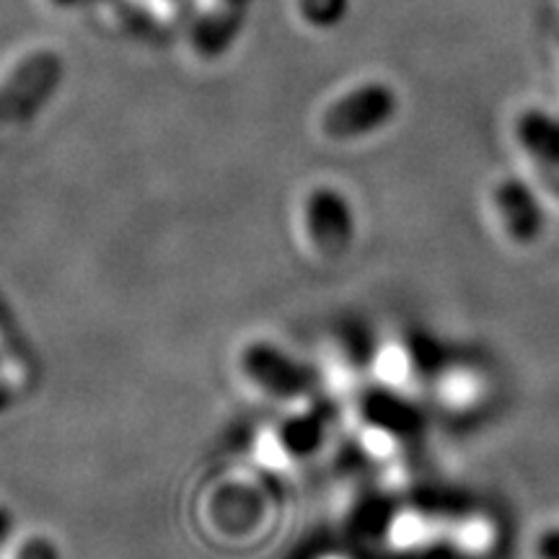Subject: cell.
<instances>
[{"instance_id":"52a82bcc","label":"cell","mask_w":559,"mask_h":559,"mask_svg":"<svg viewBox=\"0 0 559 559\" xmlns=\"http://www.w3.org/2000/svg\"><path fill=\"white\" fill-rule=\"evenodd\" d=\"M536 557L539 559H559V526L547 528L536 539Z\"/></svg>"},{"instance_id":"3957f363","label":"cell","mask_w":559,"mask_h":559,"mask_svg":"<svg viewBox=\"0 0 559 559\" xmlns=\"http://www.w3.org/2000/svg\"><path fill=\"white\" fill-rule=\"evenodd\" d=\"M243 376L275 400H296L311 389L313 373L270 342H251L241 353Z\"/></svg>"},{"instance_id":"277c9868","label":"cell","mask_w":559,"mask_h":559,"mask_svg":"<svg viewBox=\"0 0 559 559\" xmlns=\"http://www.w3.org/2000/svg\"><path fill=\"white\" fill-rule=\"evenodd\" d=\"M304 228L319 254L337 257L355 241V213L345 194L319 187L304 202Z\"/></svg>"},{"instance_id":"8992f818","label":"cell","mask_w":559,"mask_h":559,"mask_svg":"<svg viewBox=\"0 0 559 559\" xmlns=\"http://www.w3.org/2000/svg\"><path fill=\"white\" fill-rule=\"evenodd\" d=\"M16 559H60V551L50 539H45V536H32V539L19 549Z\"/></svg>"},{"instance_id":"7a4b0ae2","label":"cell","mask_w":559,"mask_h":559,"mask_svg":"<svg viewBox=\"0 0 559 559\" xmlns=\"http://www.w3.org/2000/svg\"><path fill=\"white\" fill-rule=\"evenodd\" d=\"M396 111L394 91L381 83H368L342 96L324 111L321 130L332 140L362 138L383 128Z\"/></svg>"},{"instance_id":"6da1fadb","label":"cell","mask_w":559,"mask_h":559,"mask_svg":"<svg viewBox=\"0 0 559 559\" xmlns=\"http://www.w3.org/2000/svg\"><path fill=\"white\" fill-rule=\"evenodd\" d=\"M60 81V60L34 52L0 86V128L26 124L45 109Z\"/></svg>"},{"instance_id":"ba28073f","label":"cell","mask_w":559,"mask_h":559,"mask_svg":"<svg viewBox=\"0 0 559 559\" xmlns=\"http://www.w3.org/2000/svg\"><path fill=\"white\" fill-rule=\"evenodd\" d=\"M11 531H13V515H11V510L0 506V547H3L5 539H9Z\"/></svg>"},{"instance_id":"5b68a950","label":"cell","mask_w":559,"mask_h":559,"mask_svg":"<svg viewBox=\"0 0 559 559\" xmlns=\"http://www.w3.org/2000/svg\"><path fill=\"white\" fill-rule=\"evenodd\" d=\"M492 210L495 218L500 221L502 234L513 243L528 247L542 236L544 230V210L534 192L519 179H506L495 185L492 190Z\"/></svg>"}]
</instances>
